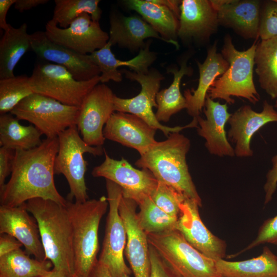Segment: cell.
<instances>
[{
	"label": "cell",
	"instance_id": "obj_1",
	"mask_svg": "<svg viewBox=\"0 0 277 277\" xmlns=\"http://www.w3.org/2000/svg\"><path fill=\"white\" fill-rule=\"evenodd\" d=\"M59 147L58 137L46 138L38 146L15 150L11 176L0 188L1 205L16 207L41 198L66 206L65 199L54 183V162Z\"/></svg>",
	"mask_w": 277,
	"mask_h": 277
},
{
	"label": "cell",
	"instance_id": "obj_2",
	"mask_svg": "<svg viewBox=\"0 0 277 277\" xmlns=\"http://www.w3.org/2000/svg\"><path fill=\"white\" fill-rule=\"evenodd\" d=\"M25 206L37 223L45 260L68 277L73 275L72 230L66 206L51 200L35 198L26 202Z\"/></svg>",
	"mask_w": 277,
	"mask_h": 277
},
{
	"label": "cell",
	"instance_id": "obj_3",
	"mask_svg": "<svg viewBox=\"0 0 277 277\" xmlns=\"http://www.w3.org/2000/svg\"><path fill=\"white\" fill-rule=\"evenodd\" d=\"M190 147L188 138L180 132L171 133L166 140L157 141L141 155L135 165L148 169L158 181L175 188L201 207L202 199L186 162Z\"/></svg>",
	"mask_w": 277,
	"mask_h": 277
},
{
	"label": "cell",
	"instance_id": "obj_4",
	"mask_svg": "<svg viewBox=\"0 0 277 277\" xmlns=\"http://www.w3.org/2000/svg\"><path fill=\"white\" fill-rule=\"evenodd\" d=\"M108 206L107 197L84 202L67 200L66 207L71 221L74 257V274L89 277L98 261V228Z\"/></svg>",
	"mask_w": 277,
	"mask_h": 277
},
{
	"label": "cell",
	"instance_id": "obj_5",
	"mask_svg": "<svg viewBox=\"0 0 277 277\" xmlns=\"http://www.w3.org/2000/svg\"><path fill=\"white\" fill-rule=\"evenodd\" d=\"M258 38L244 51L238 50L227 34L224 41L221 54L229 66L209 88L207 95L212 100L222 99L232 104V96L242 97L252 104L259 102L260 96L253 82V67Z\"/></svg>",
	"mask_w": 277,
	"mask_h": 277
},
{
	"label": "cell",
	"instance_id": "obj_6",
	"mask_svg": "<svg viewBox=\"0 0 277 277\" xmlns=\"http://www.w3.org/2000/svg\"><path fill=\"white\" fill-rule=\"evenodd\" d=\"M76 125H73L58 136L59 147L54 162L55 174H62L69 188L68 200L84 202L89 200L85 182V173L88 163L83 154L102 155L104 153L102 146H91L81 137Z\"/></svg>",
	"mask_w": 277,
	"mask_h": 277
},
{
	"label": "cell",
	"instance_id": "obj_7",
	"mask_svg": "<svg viewBox=\"0 0 277 277\" xmlns=\"http://www.w3.org/2000/svg\"><path fill=\"white\" fill-rule=\"evenodd\" d=\"M147 235L149 245L182 277H222L215 260L194 248L177 230Z\"/></svg>",
	"mask_w": 277,
	"mask_h": 277
},
{
	"label": "cell",
	"instance_id": "obj_8",
	"mask_svg": "<svg viewBox=\"0 0 277 277\" xmlns=\"http://www.w3.org/2000/svg\"><path fill=\"white\" fill-rule=\"evenodd\" d=\"M100 82V75L86 81H77L64 67L50 62L36 64L29 78L33 93L79 108Z\"/></svg>",
	"mask_w": 277,
	"mask_h": 277
},
{
	"label": "cell",
	"instance_id": "obj_9",
	"mask_svg": "<svg viewBox=\"0 0 277 277\" xmlns=\"http://www.w3.org/2000/svg\"><path fill=\"white\" fill-rule=\"evenodd\" d=\"M79 111V107L34 93L22 101L10 113L18 120L31 123L46 138H54L76 125Z\"/></svg>",
	"mask_w": 277,
	"mask_h": 277
},
{
	"label": "cell",
	"instance_id": "obj_10",
	"mask_svg": "<svg viewBox=\"0 0 277 277\" xmlns=\"http://www.w3.org/2000/svg\"><path fill=\"white\" fill-rule=\"evenodd\" d=\"M130 80L137 82L141 86L140 92L130 98L114 96V111L128 113L141 118L151 127L160 130L167 137L173 132H180L185 128L198 127L197 119L193 118L188 125L183 126L168 127L162 125L156 119L153 107H157L156 96L164 78L160 72L152 69L147 73H136L126 69L120 70Z\"/></svg>",
	"mask_w": 277,
	"mask_h": 277
},
{
	"label": "cell",
	"instance_id": "obj_11",
	"mask_svg": "<svg viewBox=\"0 0 277 277\" xmlns=\"http://www.w3.org/2000/svg\"><path fill=\"white\" fill-rule=\"evenodd\" d=\"M106 187L109 211L98 261L107 268L112 277L130 276L132 270L127 266L124 259L127 232L118 210L123 190L118 185L109 180H106Z\"/></svg>",
	"mask_w": 277,
	"mask_h": 277
},
{
	"label": "cell",
	"instance_id": "obj_12",
	"mask_svg": "<svg viewBox=\"0 0 277 277\" xmlns=\"http://www.w3.org/2000/svg\"><path fill=\"white\" fill-rule=\"evenodd\" d=\"M45 34L51 41L82 54H90L104 47L109 34L99 22L84 13L76 18L66 28L59 27L51 19L47 22Z\"/></svg>",
	"mask_w": 277,
	"mask_h": 277
},
{
	"label": "cell",
	"instance_id": "obj_13",
	"mask_svg": "<svg viewBox=\"0 0 277 277\" xmlns=\"http://www.w3.org/2000/svg\"><path fill=\"white\" fill-rule=\"evenodd\" d=\"M105 160L95 167L91 174L103 177L118 185L123 190V196L135 201L137 205L145 197L150 196L158 181L147 169L134 168L125 159L116 160L104 151Z\"/></svg>",
	"mask_w": 277,
	"mask_h": 277
},
{
	"label": "cell",
	"instance_id": "obj_14",
	"mask_svg": "<svg viewBox=\"0 0 277 277\" xmlns=\"http://www.w3.org/2000/svg\"><path fill=\"white\" fill-rule=\"evenodd\" d=\"M114 94L104 84L96 85L81 106L77 127L83 140L91 146H102L105 142L103 127L114 112Z\"/></svg>",
	"mask_w": 277,
	"mask_h": 277
},
{
	"label": "cell",
	"instance_id": "obj_15",
	"mask_svg": "<svg viewBox=\"0 0 277 277\" xmlns=\"http://www.w3.org/2000/svg\"><path fill=\"white\" fill-rule=\"evenodd\" d=\"M30 48L41 58L64 67L77 81H88L101 74L89 54L77 53L51 41L45 31L31 34Z\"/></svg>",
	"mask_w": 277,
	"mask_h": 277
},
{
	"label": "cell",
	"instance_id": "obj_16",
	"mask_svg": "<svg viewBox=\"0 0 277 277\" xmlns=\"http://www.w3.org/2000/svg\"><path fill=\"white\" fill-rule=\"evenodd\" d=\"M200 206L186 198L181 206L176 230L200 252L214 260L226 256V242L214 235L203 223L199 213Z\"/></svg>",
	"mask_w": 277,
	"mask_h": 277
},
{
	"label": "cell",
	"instance_id": "obj_17",
	"mask_svg": "<svg viewBox=\"0 0 277 277\" xmlns=\"http://www.w3.org/2000/svg\"><path fill=\"white\" fill-rule=\"evenodd\" d=\"M228 122L230 127L227 136L235 144V155L250 157L253 154L250 146L252 137L268 123L277 122V110L266 101L260 112L254 111L249 105H244L231 114Z\"/></svg>",
	"mask_w": 277,
	"mask_h": 277
},
{
	"label": "cell",
	"instance_id": "obj_18",
	"mask_svg": "<svg viewBox=\"0 0 277 277\" xmlns=\"http://www.w3.org/2000/svg\"><path fill=\"white\" fill-rule=\"evenodd\" d=\"M137 206L135 201L123 196L119 204V212L127 232L124 251L134 277H149V244L147 234L138 222L136 212Z\"/></svg>",
	"mask_w": 277,
	"mask_h": 277
},
{
	"label": "cell",
	"instance_id": "obj_19",
	"mask_svg": "<svg viewBox=\"0 0 277 277\" xmlns=\"http://www.w3.org/2000/svg\"><path fill=\"white\" fill-rule=\"evenodd\" d=\"M156 131L136 115L116 112L106 124L103 135L105 139L133 148L142 155L157 142Z\"/></svg>",
	"mask_w": 277,
	"mask_h": 277
},
{
	"label": "cell",
	"instance_id": "obj_20",
	"mask_svg": "<svg viewBox=\"0 0 277 277\" xmlns=\"http://www.w3.org/2000/svg\"><path fill=\"white\" fill-rule=\"evenodd\" d=\"M25 204L16 207L0 206V234H9L20 242L26 252L41 261L45 260L37 223Z\"/></svg>",
	"mask_w": 277,
	"mask_h": 277
},
{
	"label": "cell",
	"instance_id": "obj_21",
	"mask_svg": "<svg viewBox=\"0 0 277 277\" xmlns=\"http://www.w3.org/2000/svg\"><path fill=\"white\" fill-rule=\"evenodd\" d=\"M227 110V103L215 102L207 95L204 107L206 118L197 117L198 134L205 140V146L208 152L220 157L235 156L225 130L231 115Z\"/></svg>",
	"mask_w": 277,
	"mask_h": 277
},
{
	"label": "cell",
	"instance_id": "obj_22",
	"mask_svg": "<svg viewBox=\"0 0 277 277\" xmlns=\"http://www.w3.org/2000/svg\"><path fill=\"white\" fill-rule=\"evenodd\" d=\"M217 11L219 24L243 37L259 38L261 5L259 1H210Z\"/></svg>",
	"mask_w": 277,
	"mask_h": 277
},
{
	"label": "cell",
	"instance_id": "obj_23",
	"mask_svg": "<svg viewBox=\"0 0 277 277\" xmlns=\"http://www.w3.org/2000/svg\"><path fill=\"white\" fill-rule=\"evenodd\" d=\"M218 24L217 11L210 1H181L177 36L182 39L208 38Z\"/></svg>",
	"mask_w": 277,
	"mask_h": 277
},
{
	"label": "cell",
	"instance_id": "obj_24",
	"mask_svg": "<svg viewBox=\"0 0 277 277\" xmlns=\"http://www.w3.org/2000/svg\"><path fill=\"white\" fill-rule=\"evenodd\" d=\"M196 63L200 74L197 87L195 90H186L184 96L188 113L193 118H197L204 107L211 85L227 70L229 64L221 53L217 52L216 42L208 50L205 61L203 63Z\"/></svg>",
	"mask_w": 277,
	"mask_h": 277
},
{
	"label": "cell",
	"instance_id": "obj_25",
	"mask_svg": "<svg viewBox=\"0 0 277 277\" xmlns=\"http://www.w3.org/2000/svg\"><path fill=\"white\" fill-rule=\"evenodd\" d=\"M109 42L111 45H117L136 51L144 48L145 40L156 38L166 41L143 18L138 15L125 16L112 14L110 17Z\"/></svg>",
	"mask_w": 277,
	"mask_h": 277
},
{
	"label": "cell",
	"instance_id": "obj_26",
	"mask_svg": "<svg viewBox=\"0 0 277 277\" xmlns=\"http://www.w3.org/2000/svg\"><path fill=\"white\" fill-rule=\"evenodd\" d=\"M150 44L149 41L145 47L140 50L137 56L127 61H121L115 57L111 51L112 45L109 42L102 48L90 54L91 59L100 69V82L104 84L110 81L121 82L122 74L117 70L120 66H127L136 73H148V68L156 58L155 53L149 50Z\"/></svg>",
	"mask_w": 277,
	"mask_h": 277
},
{
	"label": "cell",
	"instance_id": "obj_27",
	"mask_svg": "<svg viewBox=\"0 0 277 277\" xmlns=\"http://www.w3.org/2000/svg\"><path fill=\"white\" fill-rule=\"evenodd\" d=\"M126 6L141 15L167 43L179 48L175 41L179 27V19L168 8L154 0H128Z\"/></svg>",
	"mask_w": 277,
	"mask_h": 277
},
{
	"label": "cell",
	"instance_id": "obj_28",
	"mask_svg": "<svg viewBox=\"0 0 277 277\" xmlns=\"http://www.w3.org/2000/svg\"><path fill=\"white\" fill-rule=\"evenodd\" d=\"M222 277H277V255L267 246L257 257L240 261L215 260Z\"/></svg>",
	"mask_w": 277,
	"mask_h": 277
},
{
	"label": "cell",
	"instance_id": "obj_29",
	"mask_svg": "<svg viewBox=\"0 0 277 277\" xmlns=\"http://www.w3.org/2000/svg\"><path fill=\"white\" fill-rule=\"evenodd\" d=\"M27 25L18 28L11 25L4 31L0 40V80L14 76V69L31 47V34Z\"/></svg>",
	"mask_w": 277,
	"mask_h": 277
},
{
	"label": "cell",
	"instance_id": "obj_30",
	"mask_svg": "<svg viewBox=\"0 0 277 277\" xmlns=\"http://www.w3.org/2000/svg\"><path fill=\"white\" fill-rule=\"evenodd\" d=\"M42 134L34 126L21 125L10 112L0 116V146L14 150H27L40 145Z\"/></svg>",
	"mask_w": 277,
	"mask_h": 277
},
{
	"label": "cell",
	"instance_id": "obj_31",
	"mask_svg": "<svg viewBox=\"0 0 277 277\" xmlns=\"http://www.w3.org/2000/svg\"><path fill=\"white\" fill-rule=\"evenodd\" d=\"M254 63L261 88L277 100V36L258 42Z\"/></svg>",
	"mask_w": 277,
	"mask_h": 277
},
{
	"label": "cell",
	"instance_id": "obj_32",
	"mask_svg": "<svg viewBox=\"0 0 277 277\" xmlns=\"http://www.w3.org/2000/svg\"><path fill=\"white\" fill-rule=\"evenodd\" d=\"M186 62L187 60L182 62L179 70L176 68H168V71L173 74V80L168 88L162 89L156 94L157 107L155 115L159 122H168L173 114L186 109V99L180 91L182 77L185 75H190L192 72Z\"/></svg>",
	"mask_w": 277,
	"mask_h": 277
},
{
	"label": "cell",
	"instance_id": "obj_33",
	"mask_svg": "<svg viewBox=\"0 0 277 277\" xmlns=\"http://www.w3.org/2000/svg\"><path fill=\"white\" fill-rule=\"evenodd\" d=\"M53 267L49 260L31 258L21 248L0 256V277H38Z\"/></svg>",
	"mask_w": 277,
	"mask_h": 277
},
{
	"label": "cell",
	"instance_id": "obj_34",
	"mask_svg": "<svg viewBox=\"0 0 277 277\" xmlns=\"http://www.w3.org/2000/svg\"><path fill=\"white\" fill-rule=\"evenodd\" d=\"M99 0H55L52 20L58 27L66 28L78 16L84 13L91 16L92 20L98 22L102 10Z\"/></svg>",
	"mask_w": 277,
	"mask_h": 277
},
{
	"label": "cell",
	"instance_id": "obj_35",
	"mask_svg": "<svg viewBox=\"0 0 277 277\" xmlns=\"http://www.w3.org/2000/svg\"><path fill=\"white\" fill-rule=\"evenodd\" d=\"M137 217L141 228L149 233H159L175 230L177 217L164 212L152 200L150 196L144 199L138 204Z\"/></svg>",
	"mask_w": 277,
	"mask_h": 277
},
{
	"label": "cell",
	"instance_id": "obj_36",
	"mask_svg": "<svg viewBox=\"0 0 277 277\" xmlns=\"http://www.w3.org/2000/svg\"><path fill=\"white\" fill-rule=\"evenodd\" d=\"M26 75L0 80V114L10 113L22 101L34 93Z\"/></svg>",
	"mask_w": 277,
	"mask_h": 277
},
{
	"label": "cell",
	"instance_id": "obj_37",
	"mask_svg": "<svg viewBox=\"0 0 277 277\" xmlns=\"http://www.w3.org/2000/svg\"><path fill=\"white\" fill-rule=\"evenodd\" d=\"M150 197L164 212L177 217L180 212L181 205L187 198L180 191L159 181Z\"/></svg>",
	"mask_w": 277,
	"mask_h": 277
},
{
	"label": "cell",
	"instance_id": "obj_38",
	"mask_svg": "<svg viewBox=\"0 0 277 277\" xmlns=\"http://www.w3.org/2000/svg\"><path fill=\"white\" fill-rule=\"evenodd\" d=\"M259 37L265 40L277 36V2L267 1L261 11Z\"/></svg>",
	"mask_w": 277,
	"mask_h": 277
},
{
	"label": "cell",
	"instance_id": "obj_39",
	"mask_svg": "<svg viewBox=\"0 0 277 277\" xmlns=\"http://www.w3.org/2000/svg\"><path fill=\"white\" fill-rule=\"evenodd\" d=\"M266 243L277 246V215L265 221L260 227L255 239L235 255Z\"/></svg>",
	"mask_w": 277,
	"mask_h": 277
},
{
	"label": "cell",
	"instance_id": "obj_40",
	"mask_svg": "<svg viewBox=\"0 0 277 277\" xmlns=\"http://www.w3.org/2000/svg\"><path fill=\"white\" fill-rule=\"evenodd\" d=\"M150 272L149 277H182L149 245Z\"/></svg>",
	"mask_w": 277,
	"mask_h": 277
},
{
	"label": "cell",
	"instance_id": "obj_41",
	"mask_svg": "<svg viewBox=\"0 0 277 277\" xmlns=\"http://www.w3.org/2000/svg\"><path fill=\"white\" fill-rule=\"evenodd\" d=\"M15 150L0 148V188L5 184L6 178L11 173Z\"/></svg>",
	"mask_w": 277,
	"mask_h": 277
},
{
	"label": "cell",
	"instance_id": "obj_42",
	"mask_svg": "<svg viewBox=\"0 0 277 277\" xmlns=\"http://www.w3.org/2000/svg\"><path fill=\"white\" fill-rule=\"evenodd\" d=\"M271 163L272 167L266 174L264 186L265 205L271 201L277 188V153L272 157Z\"/></svg>",
	"mask_w": 277,
	"mask_h": 277
},
{
	"label": "cell",
	"instance_id": "obj_43",
	"mask_svg": "<svg viewBox=\"0 0 277 277\" xmlns=\"http://www.w3.org/2000/svg\"><path fill=\"white\" fill-rule=\"evenodd\" d=\"M22 246V244L13 236L6 233L1 234L0 256L16 250Z\"/></svg>",
	"mask_w": 277,
	"mask_h": 277
},
{
	"label": "cell",
	"instance_id": "obj_44",
	"mask_svg": "<svg viewBox=\"0 0 277 277\" xmlns=\"http://www.w3.org/2000/svg\"><path fill=\"white\" fill-rule=\"evenodd\" d=\"M15 2L16 0H0V28L4 31L11 26L7 23L6 17L9 8Z\"/></svg>",
	"mask_w": 277,
	"mask_h": 277
},
{
	"label": "cell",
	"instance_id": "obj_45",
	"mask_svg": "<svg viewBox=\"0 0 277 277\" xmlns=\"http://www.w3.org/2000/svg\"><path fill=\"white\" fill-rule=\"evenodd\" d=\"M48 0H16L14 8L20 12L30 10L39 5L47 3Z\"/></svg>",
	"mask_w": 277,
	"mask_h": 277
},
{
	"label": "cell",
	"instance_id": "obj_46",
	"mask_svg": "<svg viewBox=\"0 0 277 277\" xmlns=\"http://www.w3.org/2000/svg\"><path fill=\"white\" fill-rule=\"evenodd\" d=\"M89 277H112L107 268L98 262H96L90 273Z\"/></svg>",
	"mask_w": 277,
	"mask_h": 277
},
{
	"label": "cell",
	"instance_id": "obj_47",
	"mask_svg": "<svg viewBox=\"0 0 277 277\" xmlns=\"http://www.w3.org/2000/svg\"><path fill=\"white\" fill-rule=\"evenodd\" d=\"M38 277H68L64 272L52 268L48 272Z\"/></svg>",
	"mask_w": 277,
	"mask_h": 277
},
{
	"label": "cell",
	"instance_id": "obj_48",
	"mask_svg": "<svg viewBox=\"0 0 277 277\" xmlns=\"http://www.w3.org/2000/svg\"><path fill=\"white\" fill-rule=\"evenodd\" d=\"M274 107L277 110V100H276V101H275V104H274Z\"/></svg>",
	"mask_w": 277,
	"mask_h": 277
},
{
	"label": "cell",
	"instance_id": "obj_49",
	"mask_svg": "<svg viewBox=\"0 0 277 277\" xmlns=\"http://www.w3.org/2000/svg\"><path fill=\"white\" fill-rule=\"evenodd\" d=\"M69 277H77V276H75L74 275H72Z\"/></svg>",
	"mask_w": 277,
	"mask_h": 277
},
{
	"label": "cell",
	"instance_id": "obj_50",
	"mask_svg": "<svg viewBox=\"0 0 277 277\" xmlns=\"http://www.w3.org/2000/svg\"><path fill=\"white\" fill-rule=\"evenodd\" d=\"M124 277H129V276L125 275Z\"/></svg>",
	"mask_w": 277,
	"mask_h": 277
},
{
	"label": "cell",
	"instance_id": "obj_51",
	"mask_svg": "<svg viewBox=\"0 0 277 277\" xmlns=\"http://www.w3.org/2000/svg\"><path fill=\"white\" fill-rule=\"evenodd\" d=\"M276 2H277V0H274Z\"/></svg>",
	"mask_w": 277,
	"mask_h": 277
}]
</instances>
